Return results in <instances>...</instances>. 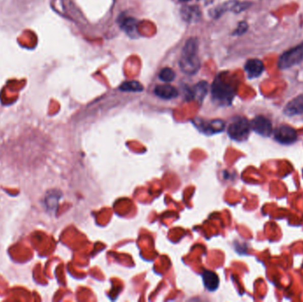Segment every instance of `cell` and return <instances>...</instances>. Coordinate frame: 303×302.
<instances>
[{
    "label": "cell",
    "instance_id": "1",
    "mask_svg": "<svg viewBox=\"0 0 303 302\" xmlns=\"http://www.w3.org/2000/svg\"><path fill=\"white\" fill-rule=\"evenodd\" d=\"M180 69L187 75H194L200 68V62L198 57V40L190 38L183 49L179 61Z\"/></svg>",
    "mask_w": 303,
    "mask_h": 302
},
{
    "label": "cell",
    "instance_id": "2",
    "mask_svg": "<svg viewBox=\"0 0 303 302\" xmlns=\"http://www.w3.org/2000/svg\"><path fill=\"white\" fill-rule=\"evenodd\" d=\"M212 96L221 105L229 106L234 99V87L222 77H217L212 84Z\"/></svg>",
    "mask_w": 303,
    "mask_h": 302
},
{
    "label": "cell",
    "instance_id": "3",
    "mask_svg": "<svg viewBox=\"0 0 303 302\" xmlns=\"http://www.w3.org/2000/svg\"><path fill=\"white\" fill-rule=\"evenodd\" d=\"M251 131L250 122L242 116L235 117L228 127V135L231 139L244 141L248 137Z\"/></svg>",
    "mask_w": 303,
    "mask_h": 302
},
{
    "label": "cell",
    "instance_id": "4",
    "mask_svg": "<svg viewBox=\"0 0 303 302\" xmlns=\"http://www.w3.org/2000/svg\"><path fill=\"white\" fill-rule=\"evenodd\" d=\"M303 62V42L300 45L287 50L280 55L278 67L280 69H287L300 64Z\"/></svg>",
    "mask_w": 303,
    "mask_h": 302
},
{
    "label": "cell",
    "instance_id": "5",
    "mask_svg": "<svg viewBox=\"0 0 303 302\" xmlns=\"http://www.w3.org/2000/svg\"><path fill=\"white\" fill-rule=\"evenodd\" d=\"M297 132L293 128L287 125H281L276 129L274 137L282 144H293L297 140Z\"/></svg>",
    "mask_w": 303,
    "mask_h": 302
},
{
    "label": "cell",
    "instance_id": "6",
    "mask_svg": "<svg viewBox=\"0 0 303 302\" xmlns=\"http://www.w3.org/2000/svg\"><path fill=\"white\" fill-rule=\"evenodd\" d=\"M251 130L262 137H269L272 132L271 120L263 115H258L253 119L251 123Z\"/></svg>",
    "mask_w": 303,
    "mask_h": 302
},
{
    "label": "cell",
    "instance_id": "7",
    "mask_svg": "<svg viewBox=\"0 0 303 302\" xmlns=\"http://www.w3.org/2000/svg\"><path fill=\"white\" fill-rule=\"evenodd\" d=\"M264 64L261 59L258 58H250L246 62L245 71L247 72L248 78H257L262 75L264 71Z\"/></svg>",
    "mask_w": 303,
    "mask_h": 302
},
{
    "label": "cell",
    "instance_id": "8",
    "mask_svg": "<svg viewBox=\"0 0 303 302\" xmlns=\"http://www.w3.org/2000/svg\"><path fill=\"white\" fill-rule=\"evenodd\" d=\"M284 113L287 116H296L303 114V93L286 104L284 108Z\"/></svg>",
    "mask_w": 303,
    "mask_h": 302
},
{
    "label": "cell",
    "instance_id": "9",
    "mask_svg": "<svg viewBox=\"0 0 303 302\" xmlns=\"http://www.w3.org/2000/svg\"><path fill=\"white\" fill-rule=\"evenodd\" d=\"M200 131L207 135L215 134L219 133L224 131L225 127V123L222 120H209V122H204L200 120V124L199 125Z\"/></svg>",
    "mask_w": 303,
    "mask_h": 302
},
{
    "label": "cell",
    "instance_id": "10",
    "mask_svg": "<svg viewBox=\"0 0 303 302\" xmlns=\"http://www.w3.org/2000/svg\"><path fill=\"white\" fill-rule=\"evenodd\" d=\"M207 90H208V85L206 82H200L194 86L192 90H190L188 93V100L193 99L196 100L199 102H202L204 98L207 95Z\"/></svg>",
    "mask_w": 303,
    "mask_h": 302
},
{
    "label": "cell",
    "instance_id": "11",
    "mask_svg": "<svg viewBox=\"0 0 303 302\" xmlns=\"http://www.w3.org/2000/svg\"><path fill=\"white\" fill-rule=\"evenodd\" d=\"M204 285L209 292H215L219 286V278L215 272L206 270L202 273Z\"/></svg>",
    "mask_w": 303,
    "mask_h": 302
},
{
    "label": "cell",
    "instance_id": "12",
    "mask_svg": "<svg viewBox=\"0 0 303 302\" xmlns=\"http://www.w3.org/2000/svg\"><path fill=\"white\" fill-rule=\"evenodd\" d=\"M155 93L157 96L162 98L163 100H171L178 95L177 89L169 84L157 86L155 88Z\"/></svg>",
    "mask_w": 303,
    "mask_h": 302
},
{
    "label": "cell",
    "instance_id": "13",
    "mask_svg": "<svg viewBox=\"0 0 303 302\" xmlns=\"http://www.w3.org/2000/svg\"><path fill=\"white\" fill-rule=\"evenodd\" d=\"M62 193L58 191H50L45 198V206L50 212H55Z\"/></svg>",
    "mask_w": 303,
    "mask_h": 302
},
{
    "label": "cell",
    "instance_id": "14",
    "mask_svg": "<svg viewBox=\"0 0 303 302\" xmlns=\"http://www.w3.org/2000/svg\"><path fill=\"white\" fill-rule=\"evenodd\" d=\"M122 27L131 37H135V36L138 35L137 21L133 18H125V19H124L122 21Z\"/></svg>",
    "mask_w": 303,
    "mask_h": 302
},
{
    "label": "cell",
    "instance_id": "15",
    "mask_svg": "<svg viewBox=\"0 0 303 302\" xmlns=\"http://www.w3.org/2000/svg\"><path fill=\"white\" fill-rule=\"evenodd\" d=\"M183 17L186 21H196L200 19V13L197 7H184L182 11Z\"/></svg>",
    "mask_w": 303,
    "mask_h": 302
},
{
    "label": "cell",
    "instance_id": "16",
    "mask_svg": "<svg viewBox=\"0 0 303 302\" xmlns=\"http://www.w3.org/2000/svg\"><path fill=\"white\" fill-rule=\"evenodd\" d=\"M120 89L124 92H131V93H138L144 89V87L140 82L131 81V82H124L120 86Z\"/></svg>",
    "mask_w": 303,
    "mask_h": 302
},
{
    "label": "cell",
    "instance_id": "17",
    "mask_svg": "<svg viewBox=\"0 0 303 302\" xmlns=\"http://www.w3.org/2000/svg\"><path fill=\"white\" fill-rule=\"evenodd\" d=\"M160 78L164 82H172L173 80L175 79L176 77V73L174 72V70H172L169 68H165V69H162L161 72H160Z\"/></svg>",
    "mask_w": 303,
    "mask_h": 302
},
{
    "label": "cell",
    "instance_id": "18",
    "mask_svg": "<svg viewBox=\"0 0 303 302\" xmlns=\"http://www.w3.org/2000/svg\"><path fill=\"white\" fill-rule=\"evenodd\" d=\"M248 24L246 21H241L239 22L238 25V27L236 28L233 35H237V36H241V35L246 33L248 31Z\"/></svg>",
    "mask_w": 303,
    "mask_h": 302
},
{
    "label": "cell",
    "instance_id": "19",
    "mask_svg": "<svg viewBox=\"0 0 303 302\" xmlns=\"http://www.w3.org/2000/svg\"><path fill=\"white\" fill-rule=\"evenodd\" d=\"M181 1H188V0H181Z\"/></svg>",
    "mask_w": 303,
    "mask_h": 302
}]
</instances>
